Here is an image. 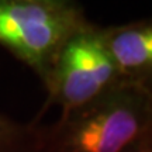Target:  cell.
Returning a JSON list of instances; mask_svg holds the SVG:
<instances>
[{"label": "cell", "mask_w": 152, "mask_h": 152, "mask_svg": "<svg viewBox=\"0 0 152 152\" xmlns=\"http://www.w3.org/2000/svg\"><path fill=\"white\" fill-rule=\"evenodd\" d=\"M39 130L35 123H20L0 113V152H38Z\"/></svg>", "instance_id": "obj_5"}, {"label": "cell", "mask_w": 152, "mask_h": 152, "mask_svg": "<svg viewBox=\"0 0 152 152\" xmlns=\"http://www.w3.org/2000/svg\"><path fill=\"white\" fill-rule=\"evenodd\" d=\"M123 80L100 37V26L87 21L65 41L44 82L48 99L44 109L58 104L62 111L89 102Z\"/></svg>", "instance_id": "obj_3"}, {"label": "cell", "mask_w": 152, "mask_h": 152, "mask_svg": "<svg viewBox=\"0 0 152 152\" xmlns=\"http://www.w3.org/2000/svg\"><path fill=\"white\" fill-rule=\"evenodd\" d=\"M35 1H44V3H51V4H59V6H75L79 4L77 0H35Z\"/></svg>", "instance_id": "obj_7"}, {"label": "cell", "mask_w": 152, "mask_h": 152, "mask_svg": "<svg viewBox=\"0 0 152 152\" xmlns=\"http://www.w3.org/2000/svg\"><path fill=\"white\" fill-rule=\"evenodd\" d=\"M100 37L123 80L152 86V23L100 27Z\"/></svg>", "instance_id": "obj_4"}, {"label": "cell", "mask_w": 152, "mask_h": 152, "mask_svg": "<svg viewBox=\"0 0 152 152\" xmlns=\"http://www.w3.org/2000/svg\"><path fill=\"white\" fill-rule=\"evenodd\" d=\"M120 152H152V130L131 141Z\"/></svg>", "instance_id": "obj_6"}, {"label": "cell", "mask_w": 152, "mask_h": 152, "mask_svg": "<svg viewBox=\"0 0 152 152\" xmlns=\"http://www.w3.org/2000/svg\"><path fill=\"white\" fill-rule=\"evenodd\" d=\"M89 21L79 4L0 0V45L45 82L65 41Z\"/></svg>", "instance_id": "obj_2"}, {"label": "cell", "mask_w": 152, "mask_h": 152, "mask_svg": "<svg viewBox=\"0 0 152 152\" xmlns=\"http://www.w3.org/2000/svg\"><path fill=\"white\" fill-rule=\"evenodd\" d=\"M152 130V86L120 80L39 130L38 152H120Z\"/></svg>", "instance_id": "obj_1"}]
</instances>
